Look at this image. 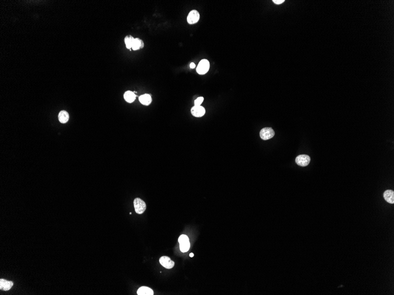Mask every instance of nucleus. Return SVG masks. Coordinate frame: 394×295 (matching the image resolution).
Masks as SVG:
<instances>
[{
	"mask_svg": "<svg viewBox=\"0 0 394 295\" xmlns=\"http://www.w3.org/2000/svg\"><path fill=\"white\" fill-rule=\"evenodd\" d=\"M178 242L180 243V250L182 252L185 253L189 250L190 248V243L187 235L182 234L180 236L178 239Z\"/></svg>",
	"mask_w": 394,
	"mask_h": 295,
	"instance_id": "f257e3e1",
	"label": "nucleus"
},
{
	"mask_svg": "<svg viewBox=\"0 0 394 295\" xmlns=\"http://www.w3.org/2000/svg\"><path fill=\"white\" fill-rule=\"evenodd\" d=\"M133 205L135 212L137 214H141L144 213L146 209L145 202L140 198H136L133 201Z\"/></svg>",
	"mask_w": 394,
	"mask_h": 295,
	"instance_id": "f03ea898",
	"label": "nucleus"
},
{
	"mask_svg": "<svg viewBox=\"0 0 394 295\" xmlns=\"http://www.w3.org/2000/svg\"><path fill=\"white\" fill-rule=\"evenodd\" d=\"M209 69V62L206 59H203L201 61L197 68V72L201 75L205 74L207 73Z\"/></svg>",
	"mask_w": 394,
	"mask_h": 295,
	"instance_id": "7ed1b4c3",
	"label": "nucleus"
},
{
	"mask_svg": "<svg viewBox=\"0 0 394 295\" xmlns=\"http://www.w3.org/2000/svg\"><path fill=\"white\" fill-rule=\"evenodd\" d=\"M274 134H275L274 131L273 130V129L270 127L263 128L260 132V138L264 140H269L270 138H273L274 136Z\"/></svg>",
	"mask_w": 394,
	"mask_h": 295,
	"instance_id": "20e7f679",
	"label": "nucleus"
},
{
	"mask_svg": "<svg viewBox=\"0 0 394 295\" xmlns=\"http://www.w3.org/2000/svg\"><path fill=\"white\" fill-rule=\"evenodd\" d=\"M311 162V157L306 154H302L296 158V163L301 167H306Z\"/></svg>",
	"mask_w": 394,
	"mask_h": 295,
	"instance_id": "39448f33",
	"label": "nucleus"
},
{
	"mask_svg": "<svg viewBox=\"0 0 394 295\" xmlns=\"http://www.w3.org/2000/svg\"><path fill=\"white\" fill-rule=\"evenodd\" d=\"M200 13L197 10H192L189 12L187 17V21L189 24L197 23L200 20Z\"/></svg>",
	"mask_w": 394,
	"mask_h": 295,
	"instance_id": "423d86ee",
	"label": "nucleus"
},
{
	"mask_svg": "<svg viewBox=\"0 0 394 295\" xmlns=\"http://www.w3.org/2000/svg\"><path fill=\"white\" fill-rule=\"evenodd\" d=\"M159 263L160 265L164 268L170 269L173 268L175 265L174 261L171 260V259L168 256H162L159 259Z\"/></svg>",
	"mask_w": 394,
	"mask_h": 295,
	"instance_id": "0eeeda50",
	"label": "nucleus"
},
{
	"mask_svg": "<svg viewBox=\"0 0 394 295\" xmlns=\"http://www.w3.org/2000/svg\"><path fill=\"white\" fill-rule=\"evenodd\" d=\"M191 112L194 117H202L205 113V109L201 106H194L191 109Z\"/></svg>",
	"mask_w": 394,
	"mask_h": 295,
	"instance_id": "6e6552de",
	"label": "nucleus"
},
{
	"mask_svg": "<svg viewBox=\"0 0 394 295\" xmlns=\"http://www.w3.org/2000/svg\"><path fill=\"white\" fill-rule=\"evenodd\" d=\"M13 285H14V283L13 281H8L3 279H0V289L1 290H4V291L9 290L13 287Z\"/></svg>",
	"mask_w": 394,
	"mask_h": 295,
	"instance_id": "1a4fd4ad",
	"label": "nucleus"
},
{
	"mask_svg": "<svg viewBox=\"0 0 394 295\" xmlns=\"http://www.w3.org/2000/svg\"><path fill=\"white\" fill-rule=\"evenodd\" d=\"M384 197L385 200L391 204L394 203V192L391 190H388L384 193Z\"/></svg>",
	"mask_w": 394,
	"mask_h": 295,
	"instance_id": "9d476101",
	"label": "nucleus"
},
{
	"mask_svg": "<svg viewBox=\"0 0 394 295\" xmlns=\"http://www.w3.org/2000/svg\"><path fill=\"white\" fill-rule=\"evenodd\" d=\"M139 100L140 103L145 106H148L152 103V98L149 94H143L139 97Z\"/></svg>",
	"mask_w": 394,
	"mask_h": 295,
	"instance_id": "9b49d317",
	"label": "nucleus"
},
{
	"mask_svg": "<svg viewBox=\"0 0 394 295\" xmlns=\"http://www.w3.org/2000/svg\"><path fill=\"white\" fill-rule=\"evenodd\" d=\"M59 120L60 123L63 124L66 123L69 120V114L66 111H61L58 116Z\"/></svg>",
	"mask_w": 394,
	"mask_h": 295,
	"instance_id": "f8f14e48",
	"label": "nucleus"
},
{
	"mask_svg": "<svg viewBox=\"0 0 394 295\" xmlns=\"http://www.w3.org/2000/svg\"><path fill=\"white\" fill-rule=\"evenodd\" d=\"M124 100L126 101V102L129 103H133L135 100L136 99V95L135 94V93L132 92L131 91H126L124 94Z\"/></svg>",
	"mask_w": 394,
	"mask_h": 295,
	"instance_id": "ddd939ff",
	"label": "nucleus"
},
{
	"mask_svg": "<svg viewBox=\"0 0 394 295\" xmlns=\"http://www.w3.org/2000/svg\"><path fill=\"white\" fill-rule=\"evenodd\" d=\"M137 294L138 295H153V291L152 290V289L146 286H142L138 290Z\"/></svg>",
	"mask_w": 394,
	"mask_h": 295,
	"instance_id": "4468645a",
	"label": "nucleus"
},
{
	"mask_svg": "<svg viewBox=\"0 0 394 295\" xmlns=\"http://www.w3.org/2000/svg\"><path fill=\"white\" fill-rule=\"evenodd\" d=\"M134 38L131 36V35H128L126 36L124 38V42L126 44V47L128 49H131L132 47V45H133V42L134 41Z\"/></svg>",
	"mask_w": 394,
	"mask_h": 295,
	"instance_id": "2eb2a0df",
	"label": "nucleus"
},
{
	"mask_svg": "<svg viewBox=\"0 0 394 295\" xmlns=\"http://www.w3.org/2000/svg\"><path fill=\"white\" fill-rule=\"evenodd\" d=\"M141 43H142V40H140L139 38H135L132 48L133 50H138L141 48Z\"/></svg>",
	"mask_w": 394,
	"mask_h": 295,
	"instance_id": "dca6fc26",
	"label": "nucleus"
},
{
	"mask_svg": "<svg viewBox=\"0 0 394 295\" xmlns=\"http://www.w3.org/2000/svg\"><path fill=\"white\" fill-rule=\"evenodd\" d=\"M204 101V97H200L198 98H197L194 102L195 106H201V104Z\"/></svg>",
	"mask_w": 394,
	"mask_h": 295,
	"instance_id": "f3484780",
	"label": "nucleus"
},
{
	"mask_svg": "<svg viewBox=\"0 0 394 295\" xmlns=\"http://www.w3.org/2000/svg\"><path fill=\"white\" fill-rule=\"evenodd\" d=\"M273 2L274 4L278 5V4H281L283 3L284 2V0H273Z\"/></svg>",
	"mask_w": 394,
	"mask_h": 295,
	"instance_id": "a211bd4d",
	"label": "nucleus"
},
{
	"mask_svg": "<svg viewBox=\"0 0 394 295\" xmlns=\"http://www.w3.org/2000/svg\"><path fill=\"white\" fill-rule=\"evenodd\" d=\"M195 67V63H194V62H191V63L190 64V68H191V69H194Z\"/></svg>",
	"mask_w": 394,
	"mask_h": 295,
	"instance_id": "6ab92c4d",
	"label": "nucleus"
},
{
	"mask_svg": "<svg viewBox=\"0 0 394 295\" xmlns=\"http://www.w3.org/2000/svg\"><path fill=\"white\" fill-rule=\"evenodd\" d=\"M144 41L142 40V43H141V48H144Z\"/></svg>",
	"mask_w": 394,
	"mask_h": 295,
	"instance_id": "aec40b11",
	"label": "nucleus"
},
{
	"mask_svg": "<svg viewBox=\"0 0 394 295\" xmlns=\"http://www.w3.org/2000/svg\"><path fill=\"white\" fill-rule=\"evenodd\" d=\"M194 253H190V254H189V256H190V257H194Z\"/></svg>",
	"mask_w": 394,
	"mask_h": 295,
	"instance_id": "412c9836",
	"label": "nucleus"
}]
</instances>
